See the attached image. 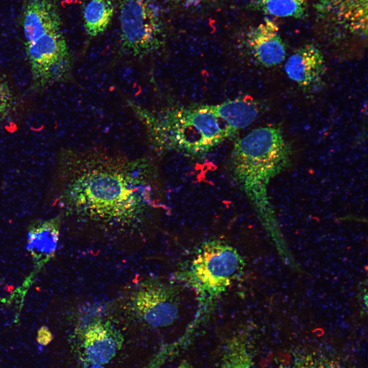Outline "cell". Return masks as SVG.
<instances>
[{
  "label": "cell",
  "mask_w": 368,
  "mask_h": 368,
  "mask_svg": "<svg viewBox=\"0 0 368 368\" xmlns=\"http://www.w3.org/2000/svg\"><path fill=\"white\" fill-rule=\"evenodd\" d=\"M62 159L61 201L78 220L129 227L155 208L156 171L147 157L86 149L68 150Z\"/></svg>",
  "instance_id": "6da1fadb"
},
{
  "label": "cell",
  "mask_w": 368,
  "mask_h": 368,
  "mask_svg": "<svg viewBox=\"0 0 368 368\" xmlns=\"http://www.w3.org/2000/svg\"><path fill=\"white\" fill-rule=\"evenodd\" d=\"M290 154L281 131L274 127L255 129L235 144L231 159L234 178L258 211L268 208L266 185L286 167Z\"/></svg>",
  "instance_id": "7a4b0ae2"
},
{
  "label": "cell",
  "mask_w": 368,
  "mask_h": 368,
  "mask_svg": "<svg viewBox=\"0 0 368 368\" xmlns=\"http://www.w3.org/2000/svg\"><path fill=\"white\" fill-rule=\"evenodd\" d=\"M244 261L238 250L223 241L203 243L175 274L176 279L193 289L199 310L196 318L211 309L217 300L241 275Z\"/></svg>",
  "instance_id": "3957f363"
},
{
  "label": "cell",
  "mask_w": 368,
  "mask_h": 368,
  "mask_svg": "<svg viewBox=\"0 0 368 368\" xmlns=\"http://www.w3.org/2000/svg\"><path fill=\"white\" fill-rule=\"evenodd\" d=\"M219 119L206 105L168 110L155 117V138L162 150L199 156L234 134L222 127Z\"/></svg>",
  "instance_id": "277c9868"
},
{
  "label": "cell",
  "mask_w": 368,
  "mask_h": 368,
  "mask_svg": "<svg viewBox=\"0 0 368 368\" xmlns=\"http://www.w3.org/2000/svg\"><path fill=\"white\" fill-rule=\"evenodd\" d=\"M120 52L143 57L160 46L159 19L151 0H119Z\"/></svg>",
  "instance_id": "5b68a950"
},
{
  "label": "cell",
  "mask_w": 368,
  "mask_h": 368,
  "mask_svg": "<svg viewBox=\"0 0 368 368\" xmlns=\"http://www.w3.org/2000/svg\"><path fill=\"white\" fill-rule=\"evenodd\" d=\"M32 75V87L41 91L69 78L73 60L61 29L25 42Z\"/></svg>",
  "instance_id": "8992f818"
},
{
  "label": "cell",
  "mask_w": 368,
  "mask_h": 368,
  "mask_svg": "<svg viewBox=\"0 0 368 368\" xmlns=\"http://www.w3.org/2000/svg\"><path fill=\"white\" fill-rule=\"evenodd\" d=\"M175 286L158 281L144 283L131 297V304L136 315L152 327L172 325L179 316L180 297Z\"/></svg>",
  "instance_id": "52a82bcc"
},
{
  "label": "cell",
  "mask_w": 368,
  "mask_h": 368,
  "mask_svg": "<svg viewBox=\"0 0 368 368\" xmlns=\"http://www.w3.org/2000/svg\"><path fill=\"white\" fill-rule=\"evenodd\" d=\"M315 20L323 28L366 37L367 0H311Z\"/></svg>",
  "instance_id": "ba28073f"
},
{
  "label": "cell",
  "mask_w": 368,
  "mask_h": 368,
  "mask_svg": "<svg viewBox=\"0 0 368 368\" xmlns=\"http://www.w3.org/2000/svg\"><path fill=\"white\" fill-rule=\"evenodd\" d=\"M122 338L110 324L97 321L90 324L84 333L82 347L86 359L90 363L102 365L116 355Z\"/></svg>",
  "instance_id": "9c48e42d"
},
{
  "label": "cell",
  "mask_w": 368,
  "mask_h": 368,
  "mask_svg": "<svg viewBox=\"0 0 368 368\" xmlns=\"http://www.w3.org/2000/svg\"><path fill=\"white\" fill-rule=\"evenodd\" d=\"M20 20L25 42L61 29L62 25L56 1L53 0H25Z\"/></svg>",
  "instance_id": "30bf717a"
},
{
  "label": "cell",
  "mask_w": 368,
  "mask_h": 368,
  "mask_svg": "<svg viewBox=\"0 0 368 368\" xmlns=\"http://www.w3.org/2000/svg\"><path fill=\"white\" fill-rule=\"evenodd\" d=\"M247 43L254 57L262 65L271 66L280 64L285 57V47L273 21L265 18L247 37Z\"/></svg>",
  "instance_id": "8fae6325"
},
{
  "label": "cell",
  "mask_w": 368,
  "mask_h": 368,
  "mask_svg": "<svg viewBox=\"0 0 368 368\" xmlns=\"http://www.w3.org/2000/svg\"><path fill=\"white\" fill-rule=\"evenodd\" d=\"M61 219L33 220L29 225L27 248L36 265L41 266L55 255L59 240Z\"/></svg>",
  "instance_id": "7c38bea8"
},
{
  "label": "cell",
  "mask_w": 368,
  "mask_h": 368,
  "mask_svg": "<svg viewBox=\"0 0 368 368\" xmlns=\"http://www.w3.org/2000/svg\"><path fill=\"white\" fill-rule=\"evenodd\" d=\"M285 70L288 76L299 85L309 86L318 81L325 70L320 51L312 44L296 50L287 59Z\"/></svg>",
  "instance_id": "4fadbf2b"
},
{
  "label": "cell",
  "mask_w": 368,
  "mask_h": 368,
  "mask_svg": "<svg viewBox=\"0 0 368 368\" xmlns=\"http://www.w3.org/2000/svg\"><path fill=\"white\" fill-rule=\"evenodd\" d=\"M206 106L211 113L235 132L250 125L258 114L256 106L245 100L237 99Z\"/></svg>",
  "instance_id": "5bb4252c"
},
{
  "label": "cell",
  "mask_w": 368,
  "mask_h": 368,
  "mask_svg": "<svg viewBox=\"0 0 368 368\" xmlns=\"http://www.w3.org/2000/svg\"><path fill=\"white\" fill-rule=\"evenodd\" d=\"M114 10L111 0H86L83 4L82 16L86 34L96 37L104 32L110 24Z\"/></svg>",
  "instance_id": "9a60e30c"
},
{
  "label": "cell",
  "mask_w": 368,
  "mask_h": 368,
  "mask_svg": "<svg viewBox=\"0 0 368 368\" xmlns=\"http://www.w3.org/2000/svg\"><path fill=\"white\" fill-rule=\"evenodd\" d=\"M248 8L266 15L295 19H304L309 13L308 0H254Z\"/></svg>",
  "instance_id": "2e32d148"
},
{
  "label": "cell",
  "mask_w": 368,
  "mask_h": 368,
  "mask_svg": "<svg viewBox=\"0 0 368 368\" xmlns=\"http://www.w3.org/2000/svg\"><path fill=\"white\" fill-rule=\"evenodd\" d=\"M247 340L238 333L227 340L223 351L220 368H251V357Z\"/></svg>",
  "instance_id": "e0dca14e"
},
{
  "label": "cell",
  "mask_w": 368,
  "mask_h": 368,
  "mask_svg": "<svg viewBox=\"0 0 368 368\" xmlns=\"http://www.w3.org/2000/svg\"><path fill=\"white\" fill-rule=\"evenodd\" d=\"M12 91L7 82L0 76V119L7 117L13 106Z\"/></svg>",
  "instance_id": "ac0fdd59"
},
{
  "label": "cell",
  "mask_w": 368,
  "mask_h": 368,
  "mask_svg": "<svg viewBox=\"0 0 368 368\" xmlns=\"http://www.w3.org/2000/svg\"><path fill=\"white\" fill-rule=\"evenodd\" d=\"M299 368H343L332 361L315 360L305 363Z\"/></svg>",
  "instance_id": "d6986e66"
},
{
  "label": "cell",
  "mask_w": 368,
  "mask_h": 368,
  "mask_svg": "<svg viewBox=\"0 0 368 368\" xmlns=\"http://www.w3.org/2000/svg\"><path fill=\"white\" fill-rule=\"evenodd\" d=\"M53 339V336L49 328L45 326L40 328L37 332V341L42 345H48Z\"/></svg>",
  "instance_id": "ffe728a7"
},
{
  "label": "cell",
  "mask_w": 368,
  "mask_h": 368,
  "mask_svg": "<svg viewBox=\"0 0 368 368\" xmlns=\"http://www.w3.org/2000/svg\"><path fill=\"white\" fill-rule=\"evenodd\" d=\"M175 368H193L191 365H190L189 364L183 362L179 364L178 366H177Z\"/></svg>",
  "instance_id": "44dd1931"
},
{
  "label": "cell",
  "mask_w": 368,
  "mask_h": 368,
  "mask_svg": "<svg viewBox=\"0 0 368 368\" xmlns=\"http://www.w3.org/2000/svg\"><path fill=\"white\" fill-rule=\"evenodd\" d=\"M89 368H104L102 365L93 364Z\"/></svg>",
  "instance_id": "7402d4cb"
}]
</instances>
